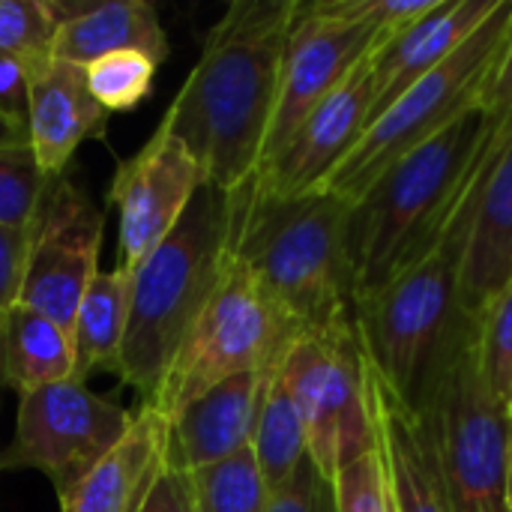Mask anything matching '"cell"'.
Masks as SVG:
<instances>
[{"label":"cell","instance_id":"1","mask_svg":"<svg viewBox=\"0 0 512 512\" xmlns=\"http://www.w3.org/2000/svg\"><path fill=\"white\" fill-rule=\"evenodd\" d=\"M297 3H231L156 126L177 138L222 192H234L261 168Z\"/></svg>","mask_w":512,"mask_h":512},{"label":"cell","instance_id":"2","mask_svg":"<svg viewBox=\"0 0 512 512\" xmlns=\"http://www.w3.org/2000/svg\"><path fill=\"white\" fill-rule=\"evenodd\" d=\"M228 252L300 327L321 333L357 324V294L345 249L351 204L330 192L279 198L249 177L228 192Z\"/></svg>","mask_w":512,"mask_h":512},{"label":"cell","instance_id":"3","mask_svg":"<svg viewBox=\"0 0 512 512\" xmlns=\"http://www.w3.org/2000/svg\"><path fill=\"white\" fill-rule=\"evenodd\" d=\"M501 144L504 138L489 129V138L471 168L462 204L438 246L357 303V327L369 366L414 411L423 405L435 378L474 324L462 309V258L471 216Z\"/></svg>","mask_w":512,"mask_h":512},{"label":"cell","instance_id":"4","mask_svg":"<svg viewBox=\"0 0 512 512\" xmlns=\"http://www.w3.org/2000/svg\"><path fill=\"white\" fill-rule=\"evenodd\" d=\"M489 129L492 123L483 108H474L399 159L351 204L345 249L357 303L438 246L462 204Z\"/></svg>","mask_w":512,"mask_h":512},{"label":"cell","instance_id":"5","mask_svg":"<svg viewBox=\"0 0 512 512\" xmlns=\"http://www.w3.org/2000/svg\"><path fill=\"white\" fill-rule=\"evenodd\" d=\"M231 198L204 183L177 228L132 270L129 327L117 378L144 402L210 303L228 264Z\"/></svg>","mask_w":512,"mask_h":512},{"label":"cell","instance_id":"6","mask_svg":"<svg viewBox=\"0 0 512 512\" xmlns=\"http://www.w3.org/2000/svg\"><path fill=\"white\" fill-rule=\"evenodd\" d=\"M510 30L512 0H501L495 15L450 60L423 75L369 123L363 138L318 192H330L345 204H354L399 159L480 108L486 81L510 39Z\"/></svg>","mask_w":512,"mask_h":512},{"label":"cell","instance_id":"7","mask_svg":"<svg viewBox=\"0 0 512 512\" xmlns=\"http://www.w3.org/2000/svg\"><path fill=\"white\" fill-rule=\"evenodd\" d=\"M423 417L453 512H510V411L495 399L480 354L477 321L417 408Z\"/></svg>","mask_w":512,"mask_h":512},{"label":"cell","instance_id":"8","mask_svg":"<svg viewBox=\"0 0 512 512\" xmlns=\"http://www.w3.org/2000/svg\"><path fill=\"white\" fill-rule=\"evenodd\" d=\"M300 336V327L228 252L225 273L210 303L177 348L159 390L144 405L162 420H171L216 384L276 366Z\"/></svg>","mask_w":512,"mask_h":512},{"label":"cell","instance_id":"9","mask_svg":"<svg viewBox=\"0 0 512 512\" xmlns=\"http://www.w3.org/2000/svg\"><path fill=\"white\" fill-rule=\"evenodd\" d=\"M279 372L303 420L312 465L333 474L378 444L369 396V369L360 327L303 333L282 357Z\"/></svg>","mask_w":512,"mask_h":512},{"label":"cell","instance_id":"10","mask_svg":"<svg viewBox=\"0 0 512 512\" xmlns=\"http://www.w3.org/2000/svg\"><path fill=\"white\" fill-rule=\"evenodd\" d=\"M132 417L117 402L69 378L18 396L15 435L0 450V471H42L60 504L93 465L129 432Z\"/></svg>","mask_w":512,"mask_h":512},{"label":"cell","instance_id":"11","mask_svg":"<svg viewBox=\"0 0 512 512\" xmlns=\"http://www.w3.org/2000/svg\"><path fill=\"white\" fill-rule=\"evenodd\" d=\"M105 216L69 177H57L30 231L18 306L51 318L72 339L81 297L96 276Z\"/></svg>","mask_w":512,"mask_h":512},{"label":"cell","instance_id":"12","mask_svg":"<svg viewBox=\"0 0 512 512\" xmlns=\"http://www.w3.org/2000/svg\"><path fill=\"white\" fill-rule=\"evenodd\" d=\"M390 36L369 24L339 21L318 3H297L288 36L276 114L270 123L261 165H267L300 129V123Z\"/></svg>","mask_w":512,"mask_h":512},{"label":"cell","instance_id":"13","mask_svg":"<svg viewBox=\"0 0 512 512\" xmlns=\"http://www.w3.org/2000/svg\"><path fill=\"white\" fill-rule=\"evenodd\" d=\"M204 183L192 153L162 129L132 159L120 162L108 204L120 213V252L129 273L177 228Z\"/></svg>","mask_w":512,"mask_h":512},{"label":"cell","instance_id":"14","mask_svg":"<svg viewBox=\"0 0 512 512\" xmlns=\"http://www.w3.org/2000/svg\"><path fill=\"white\" fill-rule=\"evenodd\" d=\"M372 57L375 51L300 123L291 141L252 174L261 192L279 198L318 192L330 180V174L345 162V156L363 138L372 117Z\"/></svg>","mask_w":512,"mask_h":512},{"label":"cell","instance_id":"15","mask_svg":"<svg viewBox=\"0 0 512 512\" xmlns=\"http://www.w3.org/2000/svg\"><path fill=\"white\" fill-rule=\"evenodd\" d=\"M276 366L228 378L165 420V468L189 477L249 450L264 390Z\"/></svg>","mask_w":512,"mask_h":512},{"label":"cell","instance_id":"16","mask_svg":"<svg viewBox=\"0 0 512 512\" xmlns=\"http://www.w3.org/2000/svg\"><path fill=\"white\" fill-rule=\"evenodd\" d=\"M498 3L501 0H435L423 18L384 36L372 57L375 105L369 123L423 75L450 60L495 15Z\"/></svg>","mask_w":512,"mask_h":512},{"label":"cell","instance_id":"17","mask_svg":"<svg viewBox=\"0 0 512 512\" xmlns=\"http://www.w3.org/2000/svg\"><path fill=\"white\" fill-rule=\"evenodd\" d=\"M108 111L93 99L84 66L48 57L30 78L27 141L48 177H63L75 150L90 138H102Z\"/></svg>","mask_w":512,"mask_h":512},{"label":"cell","instance_id":"18","mask_svg":"<svg viewBox=\"0 0 512 512\" xmlns=\"http://www.w3.org/2000/svg\"><path fill=\"white\" fill-rule=\"evenodd\" d=\"M504 132V129H501ZM512 282V129L492 162L477 201L462 258V309L480 321L492 300Z\"/></svg>","mask_w":512,"mask_h":512},{"label":"cell","instance_id":"19","mask_svg":"<svg viewBox=\"0 0 512 512\" xmlns=\"http://www.w3.org/2000/svg\"><path fill=\"white\" fill-rule=\"evenodd\" d=\"M366 369L378 438L390 465L399 512H453L423 417L393 393V387L369 366V360Z\"/></svg>","mask_w":512,"mask_h":512},{"label":"cell","instance_id":"20","mask_svg":"<svg viewBox=\"0 0 512 512\" xmlns=\"http://www.w3.org/2000/svg\"><path fill=\"white\" fill-rule=\"evenodd\" d=\"M165 468V420L141 405L129 432L60 504L63 512H138Z\"/></svg>","mask_w":512,"mask_h":512},{"label":"cell","instance_id":"21","mask_svg":"<svg viewBox=\"0 0 512 512\" xmlns=\"http://www.w3.org/2000/svg\"><path fill=\"white\" fill-rule=\"evenodd\" d=\"M117 51H141L162 63L168 57V36L159 15L144 0H105L87 15L63 24L54 36L51 57L90 66Z\"/></svg>","mask_w":512,"mask_h":512},{"label":"cell","instance_id":"22","mask_svg":"<svg viewBox=\"0 0 512 512\" xmlns=\"http://www.w3.org/2000/svg\"><path fill=\"white\" fill-rule=\"evenodd\" d=\"M75 378L72 339L51 318L12 306L0 321V384L18 396Z\"/></svg>","mask_w":512,"mask_h":512},{"label":"cell","instance_id":"23","mask_svg":"<svg viewBox=\"0 0 512 512\" xmlns=\"http://www.w3.org/2000/svg\"><path fill=\"white\" fill-rule=\"evenodd\" d=\"M129 297L132 273L123 264L114 270H96L90 279L72 327L78 381H84L90 372H120V351L129 327Z\"/></svg>","mask_w":512,"mask_h":512},{"label":"cell","instance_id":"24","mask_svg":"<svg viewBox=\"0 0 512 512\" xmlns=\"http://www.w3.org/2000/svg\"><path fill=\"white\" fill-rule=\"evenodd\" d=\"M252 456L258 462V471L270 495L279 492L297 474V468L309 459L303 420L297 414V405L288 393V384L279 366L270 372V381L264 390L261 414H258L255 435H252Z\"/></svg>","mask_w":512,"mask_h":512},{"label":"cell","instance_id":"25","mask_svg":"<svg viewBox=\"0 0 512 512\" xmlns=\"http://www.w3.org/2000/svg\"><path fill=\"white\" fill-rule=\"evenodd\" d=\"M198 512H267L270 492L252 456V447L189 474Z\"/></svg>","mask_w":512,"mask_h":512},{"label":"cell","instance_id":"26","mask_svg":"<svg viewBox=\"0 0 512 512\" xmlns=\"http://www.w3.org/2000/svg\"><path fill=\"white\" fill-rule=\"evenodd\" d=\"M51 186L30 144L0 147V228L30 234Z\"/></svg>","mask_w":512,"mask_h":512},{"label":"cell","instance_id":"27","mask_svg":"<svg viewBox=\"0 0 512 512\" xmlns=\"http://www.w3.org/2000/svg\"><path fill=\"white\" fill-rule=\"evenodd\" d=\"M156 66L159 63L141 51H117L84 66V75L93 99L111 114V111H129L150 96Z\"/></svg>","mask_w":512,"mask_h":512},{"label":"cell","instance_id":"28","mask_svg":"<svg viewBox=\"0 0 512 512\" xmlns=\"http://www.w3.org/2000/svg\"><path fill=\"white\" fill-rule=\"evenodd\" d=\"M330 483L336 495V512H399L381 438L369 453L342 465Z\"/></svg>","mask_w":512,"mask_h":512},{"label":"cell","instance_id":"29","mask_svg":"<svg viewBox=\"0 0 512 512\" xmlns=\"http://www.w3.org/2000/svg\"><path fill=\"white\" fill-rule=\"evenodd\" d=\"M57 30L48 0H0V54L48 60Z\"/></svg>","mask_w":512,"mask_h":512},{"label":"cell","instance_id":"30","mask_svg":"<svg viewBox=\"0 0 512 512\" xmlns=\"http://www.w3.org/2000/svg\"><path fill=\"white\" fill-rule=\"evenodd\" d=\"M483 372L495 399L510 411L512 402V282L477 321Z\"/></svg>","mask_w":512,"mask_h":512},{"label":"cell","instance_id":"31","mask_svg":"<svg viewBox=\"0 0 512 512\" xmlns=\"http://www.w3.org/2000/svg\"><path fill=\"white\" fill-rule=\"evenodd\" d=\"M267 512H336L333 483L312 465V459H306L297 474L270 495Z\"/></svg>","mask_w":512,"mask_h":512},{"label":"cell","instance_id":"32","mask_svg":"<svg viewBox=\"0 0 512 512\" xmlns=\"http://www.w3.org/2000/svg\"><path fill=\"white\" fill-rule=\"evenodd\" d=\"M27 252H30V234L27 231L0 228V321L18 303L24 267H27Z\"/></svg>","mask_w":512,"mask_h":512},{"label":"cell","instance_id":"33","mask_svg":"<svg viewBox=\"0 0 512 512\" xmlns=\"http://www.w3.org/2000/svg\"><path fill=\"white\" fill-rule=\"evenodd\" d=\"M39 63L0 54V111L15 117L24 126H27V111H30V78Z\"/></svg>","mask_w":512,"mask_h":512},{"label":"cell","instance_id":"34","mask_svg":"<svg viewBox=\"0 0 512 512\" xmlns=\"http://www.w3.org/2000/svg\"><path fill=\"white\" fill-rule=\"evenodd\" d=\"M483 114L495 129H512V30L480 99Z\"/></svg>","mask_w":512,"mask_h":512},{"label":"cell","instance_id":"35","mask_svg":"<svg viewBox=\"0 0 512 512\" xmlns=\"http://www.w3.org/2000/svg\"><path fill=\"white\" fill-rule=\"evenodd\" d=\"M138 512H198L189 477L162 468Z\"/></svg>","mask_w":512,"mask_h":512},{"label":"cell","instance_id":"36","mask_svg":"<svg viewBox=\"0 0 512 512\" xmlns=\"http://www.w3.org/2000/svg\"><path fill=\"white\" fill-rule=\"evenodd\" d=\"M15 144H30L27 141V126L0 111V147H15Z\"/></svg>","mask_w":512,"mask_h":512},{"label":"cell","instance_id":"37","mask_svg":"<svg viewBox=\"0 0 512 512\" xmlns=\"http://www.w3.org/2000/svg\"><path fill=\"white\" fill-rule=\"evenodd\" d=\"M507 507L512 512V435H510V468H507Z\"/></svg>","mask_w":512,"mask_h":512},{"label":"cell","instance_id":"38","mask_svg":"<svg viewBox=\"0 0 512 512\" xmlns=\"http://www.w3.org/2000/svg\"><path fill=\"white\" fill-rule=\"evenodd\" d=\"M510 426H512V402H510Z\"/></svg>","mask_w":512,"mask_h":512}]
</instances>
